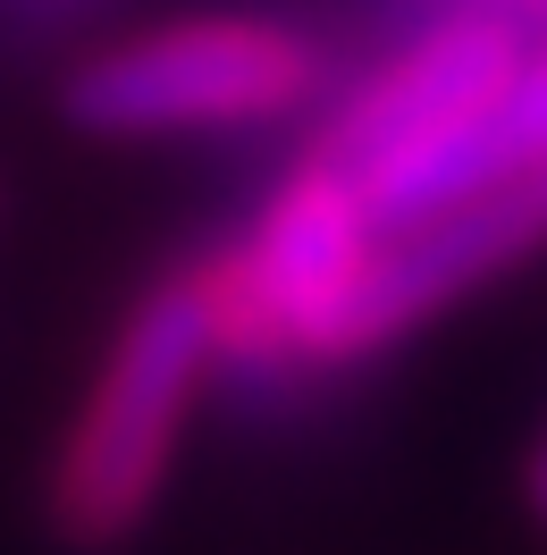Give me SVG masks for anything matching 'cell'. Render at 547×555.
Returning a JSON list of instances; mask_svg holds the SVG:
<instances>
[{"mask_svg": "<svg viewBox=\"0 0 547 555\" xmlns=\"http://www.w3.org/2000/svg\"><path fill=\"white\" fill-rule=\"evenodd\" d=\"M211 371L219 362H211V320L194 270L161 278L127 312V328L110 337L102 371L85 387L76 421L60 429L51 472H42V514L68 547L85 555L136 547V530L161 514V496L177 480V454H186Z\"/></svg>", "mask_w": 547, "mask_h": 555, "instance_id": "obj_1", "label": "cell"}, {"mask_svg": "<svg viewBox=\"0 0 547 555\" xmlns=\"http://www.w3.org/2000/svg\"><path fill=\"white\" fill-rule=\"evenodd\" d=\"M320 85V42L287 17H177L102 42L68 76V118L85 135H228L311 109Z\"/></svg>", "mask_w": 547, "mask_h": 555, "instance_id": "obj_2", "label": "cell"}, {"mask_svg": "<svg viewBox=\"0 0 547 555\" xmlns=\"http://www.w3.org/2000/svg\"><path fill=\"white\" fill-rule=\"evenodd\" d=\"M522 51H531V26H522V17L488 9V0H455L446 17H430L405 51H387V60L329 109V127L311 135V152H329V160L354 169V177L379 169V160H396L405 143L472 118V109L522 68Z\"/></svg>", "mask_w": 547, "mask_h": 555, "instance_id": "obj_3", "label": "cell"}, {"mask_svg": "<svg viewBox=\"0 0 547 555\" xmlns=\"http://www.w3.org/2000/svg\"><path fill=\"white\" fill-rule=\"evenodd\" d=\"M531 505H539V521H547V447L531 454Z\"/></svg>", "mask_w": 547, "mask_h": 555, "instance_id": "obj_4", "label": "cell"}]
</instances>
